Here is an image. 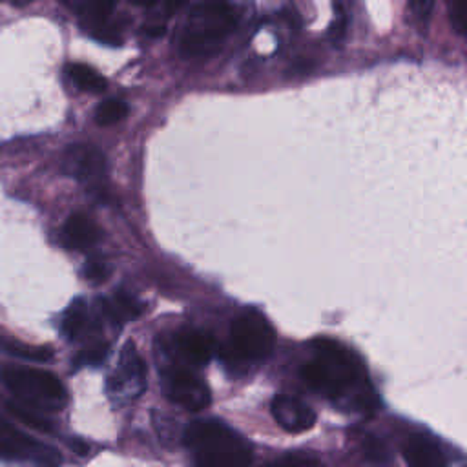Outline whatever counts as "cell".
<instances>
[{"label": "cell", "mask_w": 467, "mask_h": 467, "mask_svg": "<svg viewBox=\"0 0 467 467\" xmlns=\"http://www.w3.org/2000/svg\"><path fill=\"white\" fill-rule=\"evenodd\" d=\"M146 389V365L139 350L128 341L119 356V363L108 378V396L113 403L124 405L137 400Z\"/></svg>", "instance_id": "cell-6"}, {"label": "cell", "mask_w": 467, "mask_h": 467, "mask_svg": "<svg viewBox=\"0 0 467 467\" xmlns=\"http://www.w3.org/2000/svg\"><path fill=\"white\" fill-rule=\"evenodd\" d=\"M0 379L18 401L42 410H60L66 401V389L60 379L44 368L33 367H2Z\"/></svg>", "instance_id": "cell-4"}, {"label": "cell", "mask_w": 467, "mask_h": 467, "mask_svg": "<svg viewBox=\"0 0 467 467\" xmlns=\"http://www.w3.org/2000/svg\"><path fill=\"white\" fill-rule=\"evenodd\" d=\"M275 334L268 319L255 308L241 312L232 323V343L228 358L232 361H259L270 356Z\"/></svg>", "instance_id": "cell-5"}, {"label": "cell", "mask_w": 467, "mask_h": 467, "mask_svg": "<svg viewBox=\"0 0 467 467\" xmlns=\"http://www.w3.org/2000/svg\"><path fill=\"white\" fill-rule=\"evenodd\" d=\"M270 410H272L274 420L286 432H294V434L305 432V431L312 429L316 423L314 409L294 396H286V394L275 396L272 400Z\"/></svg>", "instance_id": "cell-10"}, {"label": "cell", "mask_w": 467, "mask_h": 467, "mask_svg": "<svg viewBox=\"0 0 467 467\" xmlns=\"http://www.w3.org/2000/svg\"><path fill=\"white\" fill-rule=\"evenodd\" d=\"M164 392L186 410H202L212 401L208 385L186 368H175L164 378Z\"/></svg>", "instance_id": "cell-9"}, {"label": "cell", "mask_w": 467, "mask_h": 467, "mask_svg": "<svg viewBox=\"0 0 467 467\" xmlns=\"http://www.w3.org/2000/svg\"><path fill=\"white\" fill-rule=\"evenodd\" d=\"M0 348L9 354L15 356L18 359H26V361H33V363H47L53 359L55 352L51 347H38V345H29L24 341H18L15 337L4 336L0 339Z\"/></svg>", "instance_id": "cell-15"}, {"label": "cell", "mask_w": 467, "mask_h": 467, "mask_svg": "<svg viewBox=\"0 0 467 467\" xmlns=\"http://www.w3.org/2000/svg\"><path fill=\"white\" fill-rule=\"evenodd\" d=\"M175 347L179 354L192 365H206L215 352V339L206 330H182L177 336Z\"/></svg>", "instance_id": "cell-11"}, {"label": "cell", "mask_w": 467, "mask_h": 467, "mask_svg": "<svg viewBox=\"0 0 467 467\" xmlns=\"http://www.w3.org/2000/svg\"><path fill=\"white\" fill-rule=\"evenodd\" d=\"M301 378L312 390L345 409L365 414L378 405L359 358L330 337L312 341V358L303 365Z\"/></svg>", "instance_id": "cell-1"}, {"label": "cell", "mask_w": 467, "mask_h": 467, "mask_svg": "<svg viewBox=\"0 0 467 467\" xmlns=\"http://www.w3.org/2000/svg\"><path fill=\"white\" fill-rule=\"evenodd\" d=\"M71 445H73V449H75L77 454H86V451H88V445L82 443L80 440H75Z\"/></svg>", "instance_id": "cell-28"}, {"label": "cell", "mask_w": 467, "mask_h": 467, "mask_svg": "<svg viewBox=\"0 0 467 467\" xmlns=\"http://www.w3.org/2000/svg\"><path fill=\"white\" fill-rule=\"evenodd\" d=\"M67 73L77 88L91 93H100L106 89V78L88 64H69Z\"/></svg>", "instance_id": "cell-17"}, {"label": "cell", "mask_w": 467, "mask_h": 467, "mask_svg": "<svg viewBox=\"0 0 467 467\" xmlns=\"http://www.w3.org/2000/svg\"><path fill=\"white\" fill-rule=\"evenodd\" d=\"M275 465L281 467H314L319 465V462L316 458H308V456H301V454H290V456H283L275 462Z\"/></svg>", "instance_id": "cell-24"}, {"label": "cell", "mask_w": 467, "mask_h": 467, "mask_svg": "<svg viewBox=\"0 0 467 467\" xmlns=\"http://www.w3.org/2000/svg\"><path fill=\"white\" fill-rule=\"evenodd\" d=\"M0 458L7 462H35L55 465L60 463L57 449L33 440L0 416Z\"/></svg>", "instance_id": "cell-7"}, {"label": "cell", "mask_w": 467, "mask_h": 467, "mask_svg": "<svg viewBox=\"0 0 467 467\" xmlns=\"http://www.w3.org/2000/svg\"><path fill=\"white\" fill-rule=\"evenodd\" d=\"M144 31H146V35H148V36H155V38H159V36H162V35L166 33V27H164V26H153V27H146Z\"/></svg>", "instance_id": "cell-27"}, {"label": "cell", "mask_w": 467, "mask_h": 467, "mask_svg": "<svg viewBox=\"0 0 467 467\" xmlns=\"http://www.w3.org/2000/svg\"><path fill=\"white\" fill-rule=\"evenodd\" d=\"M84 275L91 283H102L109 275V265L104 257H89L84 266Z\"/></svg>", "instance_id": "cell-22"}, {"label": "cell", "mask_w": 467, "mask_h": 467, "mask_svg": "<svg viewBox=\"0 0 467 467\" xmlns=\"http://www.w3.org/2000/svg\"><path fill=\"white\" fill-rule=\"evenodd\" d=\"M162 2H164V7H166L168 15H171V13H175L179 7H182L188 0H162Z\"/></svg>", "instance_id": "cell-26"}, {"label": "cell", "mask_w": 467, "mask_h": 467, "mask_svg": "<svg viewBox=\"0 0 467 467\" xmlns=\"http://www.w3.org/2000/svg\"><path fill=\"white\" fill-rule=\"evenodd\" d=\"M64 237L71 248L84 250L93 246L99 241L100 230L86 213L77 212V213H71L69 219L66 221Z\"/></svg>", "instance_id": "cell-13"}, {"label": "cell", "mask_w": 467, "mask_h": 467, "mask_svg": "<svg viewBox=\"0 0 467 467\" xmlns=\"http://www.w3.org/2000/svg\"><path fill=\"white\" fill-rule=\"evenodd\" d=\"M235 24L237 16L226 0H204L188 16L181 51L192 57L212 53L234 31Z\"/></svg>", "instance_id": "cell-3"}, {"label": "cell", "mask_w": 467, "mask_h": 467, "mask_svg": "<svg viewBox=\"0 0 467 467\" xmlns=\"http://www.w3.org/2000/svg\"><path fill=\"white\" fill-rule=\"evenodd\" d=\"M447 5L452 27L467 36V0H447Z\"/></svg>", "instance_id": "cell-21"}, {"label": "cell", "mask_w": 467, "mask_h": 467, "mask_svg": "<svg viewBox=\"0 0 467 467\" xmlns=\"http://www.w3.org/2000/svg\"><path fill=\"white\" fill-rule=\"evenodd\" d=\"M128 115V104L120 99H106L95 111V120L100 126H109L122 120Z\"/></svg>", "instance_id": "cell-19"}, {"label": "cell", "mask_w": 467, "mask_h": 467, "mask_svg": "<svg viewBox=\"0 0 467 467\" xmlns=\"http://www.w3.org/2000/svg\"><path fill=\"white\" fill-rule=\"evenodd\" d=\"M184 443L204 467H243L254 458L250 441L221 420H195L184 431Z\"/></svg>", "instance_id": "cell-2"}, {"label": "cell", "mask_w": 467, "mask_h": 467, "mask_svg": "<svg viewBox=\"0 0 467 467\" xmlns=\"http://www.w3.org/2000/svg\"><path fill=\"white\" fill-rule=\"evenodd\" d=\"M131 2H135L139 5H153L155 4V0H131Z\"/></svg>", "instance_id": "cell-30"}, {"label": "cell", "mask_w": 467, "mask_h": 467, "mask_svg": "<svg viewBox=\"0 0 467 467\" xmlns=\"http://www.w3.org/2000/svg\"><path fill=\"white\" fill-rule=\"evenodd\" d=\"M64 171L82 182L88 190L102 193L106 186V159L102 151L91 144H73L64 153Z\"/></svg>", "instance_id": "cell-8"}, {"label": "cell", "mask_w": 467, "mask_h": 467, "mask_svg": "<svg viewBox=\"0 0 467 467\" xmlns=\"http://www.w3.org/2000/svg\"><path fill=\"white\" fill-rule=\"evenodd\" d=\"M5 407H7V410H9L16 420H20L22 423H26V425L31 427V429H36L38 432L49 434V432L55 431V427H53V423H51L49 420H46L42 414L36 412V409L26 405V403H22V401H7Z\"/></svg>", "instance_id": "cell-18"}, {"label": "cell", "mask_w": 467, "mask_h": 467, "mask_svg": "<svg viewBox=\"0 0 467 467\" xmlns=\"http://www.w3.org/2000/svg\"><path fill=\"white\" fill-rule=\"evenodd\" d=\"M100 308L104 316L115 325L128 323L140 314V303L126 290H117L113 297L102 299Z\"/></svg>", "instance_id": "cell-14"}, {"label": "cell", "mask_w": 467, "mask_h": 467, "mask_svg": "<svg viewBox=\"0 0 467 467\" xmlns=\"http://www.w3.org/2000/svg\"><path fill=\"white\" fill-rule=\"evenodd\" d=\"M108 343L106 341H95L88 347H84L73 359V365L78 367H97L100 365L108 356Z\"/></svg>", "instance_id": "cell-20"}, {"label": "cell", "mask_w": 467, "mask_h": 467, "mask_svg": "<svg viewBox=\"0 0 467 467\" xmlns=\"http://www.w3.org/2000/svg\"><path fill=\"white\" fill-rule=\"evenodd\" d=\"M432 5H434V0H409V11H410V15H412L416 20H420V22L427 20V16H429L431 11H432Z\"/></svg>", "instance_id": "cell-25"}, {"label": "cell", "mask_w": 467, "mask_h": 467, "mask_svg": "<svg viewBox=\"0 0 467 467\" xmlns=\"http://www.w3.org/2000/svg\"><path fill=\"white\" fill-rule=\"evenodd\" d=\"M88 306L84 299H75L64 312L62 316V323H60V330L62 336L67 339H77L80 337V334L86 330L88 327Z\"/></svg>", "instance_id": "cell-16"}, {"label": "cell", "mask_w": 467, "mask_h": 467, "mask_svg": "<svg viewBox=\"0 0 467 467\" xmlns=\"http://www.w3.org/2000/svg\"><path fill=\"white\" fill-rule=\"evenodd\" d=\"M334 22L330 26V36L332 38H343L345 31H347V26H348V13L343 5L341 0H334Z\"/></svg>", "instance_id": "cell-23"}, {"label": "cell", "mask_w": 467, "mask_h": 467, "mask_svg": "<svg viewBox=\"0 0 467 467\" xmlns=\"http://www.w3.org/2000/svg\"><path fill=\"white\" fill-rule=\"evenodd\" d=\"M401 456L409 465L414 467H440L445 465V456L438 443L432 440L414 434L409 436L401 445Z\"/></svg>", "instance_id": "cell-12"}, {"label": "cell", "mask_w": 467, "mask_h": 467, "mask_svg": "<svg viewBox=\"0 0 467 467\" xmlns=\"http://www.w3.org/2000/svg\"><path fill=\"white\" fill-rule=\"evenodd\" d=\"M11 2H13V5H16V7H24V5L31 4L33 0H11Z\"/></svg>", "instance_id": "cell-29"}]
</instances>
